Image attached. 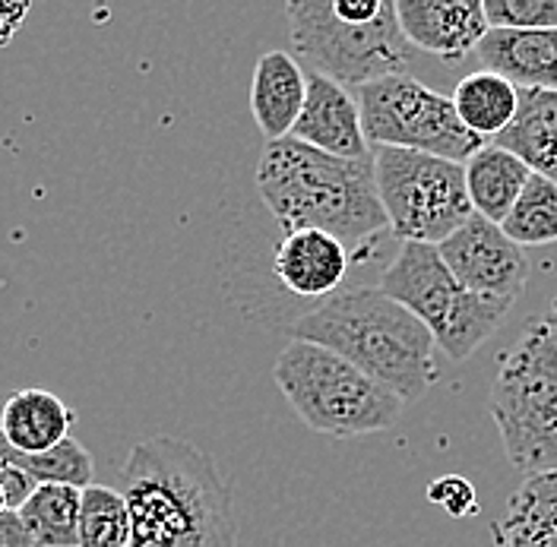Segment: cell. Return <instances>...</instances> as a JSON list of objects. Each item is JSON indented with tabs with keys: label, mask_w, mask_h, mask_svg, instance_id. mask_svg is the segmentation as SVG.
<instances>
[{
	"label": "cell",
	"mask_w": 557,
	"mask_h": 547,
	"mask_svg": "<svg viewBox=\"0 0 557 547\" xmlns=\"http://www.w3.org/2000/svg\"><path fill=\"white\" fill-rule=\"evenodd\" d=\"M504 235L520 247H545L557 240V184L532 174L520 200L504 219Z\"/></svg>",
	"instance_id": "23"
},
{
	"label": "cell",
	"mask_w": 557,
	"mask_h": 547,
	"mask_svg": "<svg viewBox=\"0 0 557 547\" xmlns=\"http://www.w3.org/2000/svg\"><path fill=\"white\" fill-rule=\"evenodd\" d=\"M494 146L513 152L532 174L557 184V92L520 89L517 117Z\"/></svg>",
	"instance_id": "18"
},
{
	"label": "cell",
	"mask_w": 557,
	"mask_h": 547,
	"mask_svg": "<svg viewBox=\"0 0 557 547\" xmlns=\"http://www.w3.org/2000/svg\"><path fill=\"white\" fill-rule=\"evenodd\" d=\"M10 507H7V494H3V487H0V513H7Z\"/></svg>",
	"instance_id": "30"
},
{
	"label": "cell",
	"mask_w": 557,
	"mask_h": 547,
	"mask_svg": "<svg viewBox=\"0 0 557 547\" xmlns=\"http://www.w3.org/2000/svg\"><path fill=\"white\" fill-rule=\"evenodd\" d=\"M83 490L73 484H38L16 510L38 547H79Z\"/></svg>",
	"instance_id": "21"
},
{
	"label": "cell",
	"mask_w": 557,
	"mask_h": 547,
	"mask_svg": "<svg viewBox=\"0 0 557 547\" xmlns=\"http://www.w3.org/2000/svg\"><path fill=\"white\" fill-rule=\"evenodd\" d=\"M0 487H3V494H7V507H10V510H20V507L33 497L38 481H35L33 475H26L23 469H16V465H10V462L0 459Z\"/></svg>",
	"instance_id": "27"
},
{
	"label": "cell",
	"mask_w": 557,
	"mask_h": 547,
	"mask_svg": "<svg viewBox=\"0 0 557 547\" xmlns=\"http://www.w3.org/2000/svg\"><path fill=\"white\" fill-rule=\"evenodd\" d=\"M555 310H557V301H555Z\"/></svg>",
	"instance_id": "32"
},
{
	"label": "cell",
	"mask_w": 557,
	"mask_h": 547,
	"mask_svg": "<svg viewBox=\"0 0 557 547\" xmlns=\"http://www.w3.org/2000/svg\"><path fill=\"white\" fill-rule=\"evenodd\" d=\"M0 547H38L33 532L26 529L23 515L16 513V510L0 513Z\"/></svg>",
	"instance_id": "28"
},
{
	"label": "cell",
	"mask_w": 557,
	"mask_h": 547,
	"mask_svg": "<svg viewBox=\"0 0 557 547\" xmlns=\"http://www.w3.org/2000/svg\"><path fill=\"white\" fill-rule=\"evenodd\" d=\"M295 54L339 86H368L412 64L393 0H313L285 7Z\"/></svg>",
	"instance_id": "4"
},
{
	"label": "cell",
	"mask_w": 557,
	"mask_h": 547,
	"mask_svg": "<svg viewBox=\"0 0 557 547\" xmlns=\"http://www.w3.org/2000/svg\"><path fill=\"white\" fill-rule=\"evenodd\" d=\"M532 172L520 159L500 146H485L466 162V187L475 215H482L494 225H504L510 209L520 200L522 187L529 184Z\"/></svg>",
	"instance_id": "19"
},
{
	"label": "cell",
	"mask_w": 557,
	"mask_h": 547,
	"mask_svg": "<svg viewBox=\"0 0 557 547\" xmlns=\"http://www.w3.org/2000/svg\"><path fill=\"white\" fill-rule=\"evenodd\" d=\"M355 99L361 108L364 137L377 149L424 152L466 165L487 146L459 121L453 99L434 92L409 73L368 83L355 89Z\"/></svg>",
	"instance_id": "9"
},
{
	"label": "cell",
	"mask_w": 557,
	"mask_h": 547,
	"mask_svg": "<svg viewBox=\"0 0 557 547\" xmlns=\"http://www.w3.org/2000/svg\"><path fill=\"white\" fill-rule=\"evenodd\" d=\"M552 320H555V330H557V316H552Z\"/></svg>",
	"instance_id": "31"
},
{
	"label": "cell",
	"mask_w": 557,
	"mask_h": 547,
	"mask_svg": "<svg viewBox=\"0 0 557 547\" xmlns=\"http://www.w3.org/2000/svg\"><path fill=\"white\" fill-rule=\"evenodd\" d=\"M0 459L23 469L38 484H73V487L86 490L92 484V475H96L89 449L76 444L73 437L61 446H54V449H48V452H20L0 434Z\"/></svg>",
	"instance_id": "22"
},
{
	"label": "cell",
	"mask_w": 557,
	"mask_h": 547,
	"mask_svg": "<svg viewBox=\"0 0 557 547\" xmlns=\"http://www.w3.org/2000/svg\"><path fill=\"white\" fill-rule=\"evenodd\" d=\"M374 174L386 225L403 244L441 247L475 215L459 162L381 146Z\"/></svg>",
	"instance_id": "8"
},
{
	"label": "cell",
	"mask_w": 557,
	"mask_h": 547,
	"mask_svg": "<svg viewBox=\"0 0 557 547\" xmlns=\"http://www.w3.org/2000/svg\"><path fill=\"white\" fill-rule=\"evenodd\" d=\"M131 547H238L232 484L200 446L149 437L121 465Z\"/></svg>",
	"instance_id": "1"
},
{
	"label": "cell",
	"mask_w": 557,
	"mask_h": 547,
	"mask_svg": "<svg viewBox=\"0 0 557 547\" xmlns=\"http://www.w3.org/2000/svg\"><path fill=\"white\" fill-rule=\"evenodd\" d=\"M292 139L313 146L320 152L339 156V159H368L371 156L358 99L346 86H339L320 73L308 76V96H305V108L295 121Z\"/></svg>",
	"instance_id": "13"
},
{
	"label": "cell",
	"mask_w": 557,
	"mask_h": 547,
	"mask_svg": "<svg viewBox=\"0 0 557 547\" xmlns=\"http://www.w3.org/2000/svg\"><path fill=\"white\" fill-rule=\"evenodd\" d=\"M428 500L434 507H441L453 519H466V515L479 513V494L475 484L462 475H444V478L431 481L428 487Z\"/></svg>",
	"instance_id": "26"
},
{
	"label": "cell",
	"mask_w": 557,
	"mask_h": 547,
	"mask_svg": "<svg viewBox=\"0 0 557 547\" xmlns=\"http://www.w3.org/2000/svg\"><path fill=\"white\" fill-rule=\"evenodd\" d=\"M131 507L121 490L89 484L79 510V547H131Z\"/></svg>",
	"instance_id": "24"
},
{
	"label": "cell",
	"mask_w": 557,
	"mask_h": 547,
	"mask_svg": "<svg viewBox=\"0 0 557 547\" xmlns=\"http://www.w3.org/2000/svg\"><path fill=\"white\" fill-rule=\"evenodd\" d=\"M494 547H557V469L529 475L491 522Z\"/></svg>",
	"instance_id": "16"
},
{
	"label": "cell",
	"mask_w": 557,
	"mask_h": 547,
	"mask_svg": "<svg viewBox=\"0 0 557 547\" xmlns=\"http://www.w3.org/2000/svg\"><path fill=\"white\" fill-rule=\"evenodd\" d=\"M76 414L48 389H20L0 409V434L20 452H48L70 440Z\"/></svg>",
	"instance_id": "17"
},
{
	"label": "cell",
	"mask_w": 557,
	"mask_h": 547,
	"mask_svg": "<svg viewBox=\"0 0 557 547\" xmlns=\"http://www.w3.org/2000/svg\"><path fill=\"white\" fill-rule=\"evenodd\" d=\"M257 190L285 232L317 228L364 253L368 240L386 232V212L377 194L374 156L339 159L298 139L263 146Z\"/></svg>",
	"instance_id": "2"
},
{
	"label": "cell",
	"mask_w": 557,
	"mask_h": 547,
	"mask_svg": "<svg viewBox=\"0 0 557 547\" xmlns=\"http://www.w3.org/2000/svg\"><path fill=\"white\" fill-rule=\"evenodd\" d=\"M450 99L456 104L459 121L472 134H479L482 139H497L517 117L520 89L491 70H479L456 83Z\"/></svg>",
	"instance_id": "20"
},
{
	"label": "cell",
	"mask_w": 557,
	"mask_h": 547,
	"mask_svg": "<svg viewBox=\"0 0 557 547\" xmlns=\"http://www.w3.org/2000/svg\"><path fill=\"white\" fill-rule=\"evenodd\" d=\"M26 16H29V3H0V48L13 41Z\"/></svg>",
	"instance_id": "29"
},
{
	"label": "cell",
	"mask_w": 557,
	"mask_h": 547,
	"mask_svg": "<svg viewBox=\"0 0 557 547\" xmlns=\"http://www.w3.org/2000/svg\"><path fill=\"white\" fill-rule=\"evenodd\" d=\"M475 58L517 89L557 92V29H487Z\"/></svg>",
	"instance_id": "14"
},
{
	"label": "cell",
	"mask_w": 557,
	"mask_h": 547,
	"mask_svg": "<svg viewBox=\"0 0 557 547\" xmlns=\"http://www.w3.org/2000/svg\"><path fill=\"white\" fill-rule=\"evenodd\" d=\"M273 380L292 411L323 437H364L393 427L403 399L323 345L292 339L278 351Z\"/></svg>",
	"instance_id": "6"
},
{
	"label": "cell",
	"mask_w": 557,
	"mask_h": 547,
	"mask_svg": "<svg viewBox=\"0 0 557 547\" xmlns=\"http://www.w3.org/2000/svg\"><path fill=\"white\" fill-rule=\"evenodd\" d=\"M396 16L412 48L462 61L487 35L485 0H396Z\"/></svg>",
	"instance_id": "12"
},
{
	"label": "cell",
	"mask_w": 557,
	"mask_h": 547,
	"mask_svg": "<svg viewBox=\"0 0 557 547\" xmlns=\"http://www.w3.org/2000/svg\"><path fill=\"white\" fill-rule=\"evenodd\" d=\"M491 29H557V0H485Z\"/></svg>",
	"instance_id": "25"
},
{
	"label": "cell",
	"mask_w": 557,
	"mask_h": 547,
	"mask_svg": "<svg viewBox=\"0 0 557 547\" xmlns=\"http://www.w3.org/2000/svg\"><path fill=\"white\" fill-rule=\"evenodd\" d=\"M487 411L500 431L510 465L522 475L557 469V330L532 320L500 355Z\"/></svg>",
	"instance_id": "5"
},
{
	"label": "cell",
	"mask_w": 557,
	"mask_h": 547,
	"mask_svg": "<svg viewBox=\"0 0 557 547\" xmlns=\"http://www.w3.org/2000/svg\"><path fill=\"white\" fill-rule=\"evenodd\" d=\"M437 250L450 266V273L482 301L513 310V304L522 298L529 282V260L520 244L504 235L500 225L487 222L482 215H472Z\"/></svg>",
	"instance_id": "10"
},
{
	"label": "cell",
	"mask_w": 557,
	"mask_h": 547,
	"mask_svg": "<svg viewBox=\"0 0 557 547\" xmlns=\"http://www.w3.org/2000/svg\"><path fill=\"white\" fill-rule=\"evenodd\" d=\"M381 291L416 313L450 361H466L479 351L510 313L472 295L431 244H403L383 270Z\"/></svg>",
	"instance_id": "7"
},
{
	"label": "cell",
	"mask_w": 557,
	"mask_h": 547,
	"mask_svg": "<svg viewBox=\"0 0 557 547\" xmlns=\"http://www.w3.org/2000/svg\"><path fill=\"white\" fill-rule=\"evenodd\" d=\"M355 253L346 240L336 235L301 228V232H285L273 253V275L278 285L298 298H333L346 285Z\"/></svg>",
	"instance_id": "11"
},
{
	"label": "cell",
	"mask_w": 557,
	"mask_h": 547,
	"mask_svg": "<svg viewBox=\"0 0 557 547\" xmlns=\"http://www.w3.org/2000/svg\"><path fill=\"white\" fill-rule=\"evenodd\" d=\"M292 339L336 351L361 374L377 380L393 396L418 402L437 386L441 364L434 336L416 313L377 288H346L305 313L292 326Z\"/></svg>",
	"instance_id": "3"
},
{
	"label": "cell",
	"mask_w": 557,
	"mask_h": 547,
	"mask_svg": "<svg viewBox=\"0 0 557 547\" xmlns=\"http://www.w3.org/2000/svg\"><path fill=\"white\" fill-rule=\"evenodd\" d=\"M308 96V76L301 64L285 51H267L250 83V111L267 142L288 139L295 130V121L305 108Z\"/></svg>",
	"instance_id": "15"
}]
</instances>
